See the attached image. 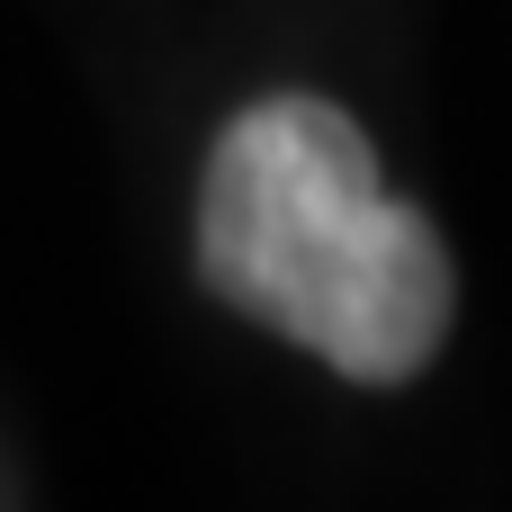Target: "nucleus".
<instances>
[{
	"instance_id": "obj_1",
	"label": "nucleus",
	"mask_w": 512,
	"mask_h": 512,
	"mask_svg": "<svg viewBox=\"0 0 512 512\" xmlns=\"http://www.w3.org/2000/svg\"><path fill=\"white\" fill-rule=\"evenodd\" d=\"M198 270L225 306L369 387L414 378L450 333V252L387 198L369 135L333 99H252L216 135Z\"/></svg>"
}]
</instances>
